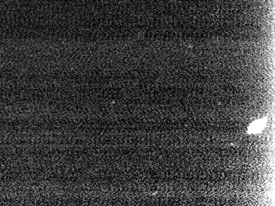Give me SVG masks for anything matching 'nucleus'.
I'll use <instances>...</instances> for the list:
<instances>
[{
    "label": "nucleus",
    "mask_w": 275,
    "mask_h": 206,
    "mask_svg": "<svg viewBox=\"0 0 275 206\" xmlns=\"http://www.w3.org/2000/svg\"><path fill=\"white\" fill-rule=\"evenodd\" d=\"M266 122H267L266 118H261L259 120L255 121L248 127V133L255 134L260 132L265 127Z\"/></svg>",
    "instance_id": "nucleus-1"
}]
</instances>
